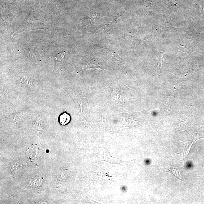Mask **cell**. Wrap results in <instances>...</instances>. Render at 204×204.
Segmentation results:
<instances>
[{
	"label": "cell",
	"instance_id": "7a4b0ae2",
	"mask_svg": "<svg viewBox=\"0 0 204 204\" xmlns=\"http://www.w3.org/2000/svg\"><path fill=\"white\" fill-rule=\"evenodd\" d=\"M71 121V117L70 115L66 112V110L64 111V113H62L59 116V123L64 126L68 125Z\"/></svg>",
	"mask_w": 204,
	"mask_h": 204
},
{
	"label": "cell",
	"instance_id": "277c9868",
	"mask_svg": "<svg viewBox=\"0 0 204 204\" xmlns=\"http://www.w3.org/2000/svg\"><path fill=\"white\" fill-rule=\"evenodd\" d=\"M41 181H42L40 178L38 177H34L31 179L30 184L33 188H37L41 185Z\"/></svg>",
	"mask_w": 204,
	"mask_h": 204
},
{
	"label": "cell",
	"instance_id": "52a82bcc",
	"mask_svg": "<svg viewBox=\"0 0 204 204\" xmlns=\"http://www.w3.org/2000/svg\"><path fill=\"white\" fill-rule=\"evenodd\" d=\"M145 163L147 165H148L150 163V161L149 160H146L145 161Z\"/></svg>",
	"mask_w": 204,
	"mask_h": 204
},
{
	"label": "cell",
	"instance_id": "3957f363",
	"mask_svg": "<svg viewBox=\"0 0 204 204\" xmlns=\"http://www.w3.org/2000/svg\"><path fill=\"white\" fill-rule=\"evenodd\" d=\"M117 19L115 18V19H111L110 20L109 23H106L104 25H102L101 26L99 27L98 28L99 32H100V31H105L108 30V29L112 27L115 24L117 23Z\"/></svg>",
	"mask_w": 204,
	"mask_h": 204
},
{
	"label": "cell",
	"instance_id": "5b68a950",
	"mask_svg": "<svg viewBox=\"0 0 204 204\" xmlns=\"http://www.w3.org/2000/svg\"><path fill=\"white\" fill-rule=\"evenodd\" d=\"M94 68H101V67L99 65V64H98L96 61H94V60L88 62L86 65H84L83 67H82V68L84 69Z\"/></svg>",
	"mask_w": 204,
	"mask_h": 204
},
{
	"label": "cell",
	"instance_id": "6da1fadb",
	"mask_svg": "<svg viewBox=\"0 0 204 204\" xmlns=\"http://www.w3.org/2000/svg\"><path fill=\"white\" fill-rule=\"evenodd\" d=\"M23 168V165L19 160H15L11 163V172L13 175L16 176Z\"/></svg>",
	"mask_w": 204,
	"mask_h": 204
},
{
	"label": "cell",
	"instance_id": "8992f818",
	"mask_svg": "<svg viewBox=\"0 0 204 204\" xmlns=\"http://www.w3.org/2000/svg\"><path fill=\"white\" fill-rule=\"evenodd\" d=\"M164 60V55L163 53H161L158 55L157 58V62L158 66H161L162 65V62Z\"/></svg>",
	"mask_w": 204,
	"mask_h": 204
},
{
	"label": "cell",
	"instance_id": "ba28073f",
	"mask_svg": "<svg viewBox=\"0 0 204 204\" xmlns=\"http://www.w3.org/2000/svg\"><path fill=\"white\" fill-rule=\"evenodd\" d=\"M170 2H172V3L174 4H176V2L174 1V0H170Z\"/></svg>",
	"mask_w": 204,
	"mask_h": 204
}]
</instances>
